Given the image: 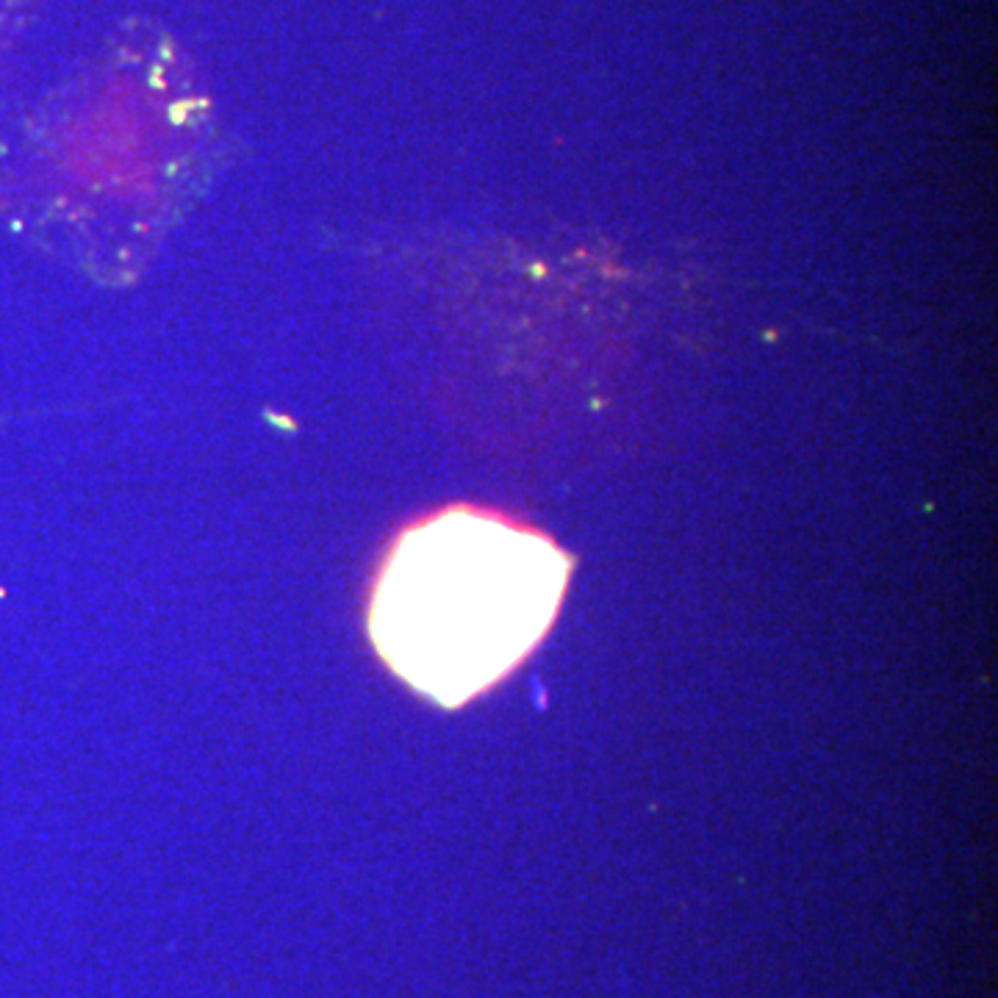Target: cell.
I'll return each mask as SVG.
<instances>
[{
  "label": "cell",
  "instance_id": "obj_1",
  "mask_svg": "<svg viewBox=\"0 0 998 998\" xmlns=\"http://www.w3.org/2000/svg\"><path fill=\"white\" fill-rule=\"evenodd\" d=\"M566 582L569 558L547 535L449 508L394 541L372 588L369 635L408 686L461 707L547 635Z\"/></svg>",
  "mask_w": 998,
  "mask_h": 998
}]
</instances>
